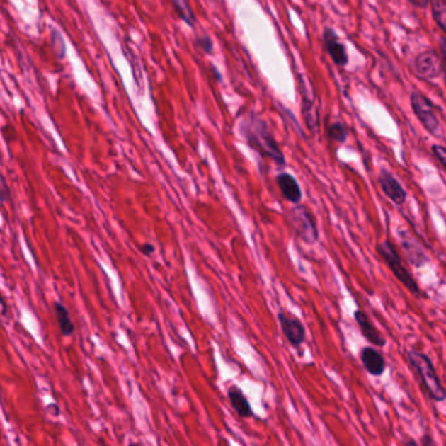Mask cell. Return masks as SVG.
<instances>
[{
  "label": "cell",
  "instance_id": "cell-1",
  "mask_svg": "<svg viewBox=\"0 0 446 446\" xmlns=\"http://www.w3.org/2000/svg\"><path fill=\"white\" fill-rule=\"evenodd\" d=\"M241 137L248 146L263 157L273 160L276 165L284 166L285 157L278 146L266 120L256 113H249L240 122Z\"/></svg>",
  "mask_w": 446,
  "mask_h": 446
},
{
  "label": "cell",
  "instance_id": "cell-2",
  "mask_svg": "<svg viewBox=\"0 0 446 446\" xmlns=\"http://www.w3.org/2000/svg\"><path fill=\"white\" fill-rule=\"evenodd\" d=\"M408 360L412 367L418 372V376L421 377L423 385L428 391V395L436 402H442L446 399V390L441 385L438 373L432 361L425 353L418 351L408 352Z\"/></svg>",
  "mask_w": 446,
  "mask_h": 446
},
{
  "label": "cell",
  "instance_id": "cell-3",
  "mask_svg": "<svg viewBox=\"0 0 446 446\" xmlns=\"http://www.w3.org/2000/svg\"><path fill=\"white\" fill-rule=\"evenodd\" d=\"M378 254L387 262V266L393 271V274L396 276V279L404 284V287L411 292L415 296H421L419 285L412 278V275L408 273V270L402 265V258L396 253L394 245L390 241H384L378 244Z\"/></svg>",
  "mask_w": 446,
  "mask_h": 446
},
{
  "label": "cell",
  "instance_id": "cell-4",
  "mask_svg": "<svg viewBox=\"0 0 446 446\" xmlns=\"http://www.w3.org/2000/svg\"><path fill=\"white\" fill-rule=\"evenodd\" d=\"M293 231L307 244H316L319 237L317 225L309 211L304 206H296L288 214Z\"/></svg>",
  "mask_w": 446,
  "mask_h": 446
},
{
  "label": "cell",
  "instance_id": "cell-5",
  "mask_svg": "<svg viewBox=\"0 0 446 446\" xmlns=\"http://www.w3.org/2000/svg\"><path fill=\"white\" fill-rule=\"evenodd\" d=\"M411 103L413 112L424 125V127L428 130L430 134L438 135L440 131V122L436 117L433 105L430 103L428 98L421 93H412Z\"/></svg>",
  "mask_w": 446,
  "mask_h": 446
},
{
  "label": "cell",
  "instance_id": "cell-6",
  "mask_svg": "<svg viewBox=\"0 0 446 446\" xmlns=\"http://www.w3.org/2000/svg\"><path fill=\"white\" fill-rule=\"evenodd\" d=\"M399 239L402 244V249L404 256L410 261V263L415 267H423L425 263H428L429 257L425 253V250L421 248V244L412 237V234L407 231H399Z\"/></svg>",
  "mask_w": 446,
  "mask_h": 446
},
{
  "label": "cell",
  "instance_id": "cell-7",
  "mask_svg": "<svg viewBox=\"0 0 446 446\" xmlns=\"http://www.w3.org/2000/svg\"><path fill=\"white\" fill-rule=\"evenodd\" d=\"M278 319H279V324H280V327L283 330V334L288 339V342L293 347H300L301 344L305 342V338H307L305 327L301 324L300 319L291 317V316L285 314L283 311H280L278 314Z\"/></svg>",
  "mask_w": 446,
  "mask_h": 446
},
{
  "label": "cell",
  "instance_id": "cell-8",
  "mask_svg": "<svg viewBox=\"0 0 446 446\" xmlns=\"http://www.w3.org/2000/svg\"><path fill=\"white\" fill-rule=\"evenodd\" d=\"M415 69L419 76L424 79H435L441 75L442 64L438 54L432 50L421 52L415 60Z\"/></svg>",
  "mask_w": 446,
  "mask_h": 446
},
{
  "label": "cell",
  "instance_id": "cell-9",
  "mask_svg": "<svg viewBox=\"0 0 446 446\" xmlns=\"http://www.w3.org/2000/svg\"><path fill=\"white\" fill-rule=\"evenodd\" d=\"M379 185L381 189L385 193L390 200H393L396 206H402L406 199H407V193L406 190L401 186V183L395 180L391 173L387 172L385 169H382L379 173Z\"/></svg>",
  "mask_w": 446,
  "mask_h": 446
},
{
  "label": "cell",
  "instance_id": "cell-10",
  "mask_svg": "<svg viewBox=\"0 0 446 446\" xmlns=\"http://www.w3.org/2000/svg\"><path fill=\"white\" fill-rule=\"evenodd\" d=\"M276 183L282 191L283 197L291 202L292 205H300L302 199V191L297 180L290 173H280L276 177Z\"/></svg>",
  "mask_w": 446,
  "mask_h": 446
},
{
  "label": "cell",
  "instance_id": "cell-11",
  "mask_svg": "<svg viewBox=\"0 0 446 446\" xmlns=\"http://www.w3.org/2000/svg\"><path fill=\"white\" fill-rule=\"evenodd\" d=\"M360 359L364 368L367 369L369 374L378 377V376H382V373L385 372V368H387L385 359L377 350H374L372 347L362 348Z\"/></svg>",
  "mask_w": 446,
  "mask_h": 446
},
{
  "label": "cell",
  "instance_id": "cell-12",
  "mask_svg": "<svg viewBox=\"0 0 446 446\" xmlns=\"http://www.w3.org/2000/svg\"><path fill=\"white\" fill-rule=\"evenodd\" d=\"M355 319L360 327L361 334L364 335L365 339H368V342L378 345V347H384L387 344L385 338L379 334V331L376 327L373 326V324L369 321V318L367 317V314L364 311H361V310L355 311Z\"/></svg>",
  "mask_w": 446,
  "mask_h": 446
},
{
  "label": "cell",
  "instance_id": "cell-13",
  "mask_svg": "<svg viewBox=\"0 0 446 446\" xmlns=\"http://www.w3.org/2000/svg\"><path fill=\"white\" fill-rule=\"evenodd\" d=\"M324 38H325V45H326L327 52H328L330 57L333 58L335 63L339 64V66L347 64V62H348L347 52H345V49H344L342 42L338 40V37L335 35L334 30L326 29Z\"/></svg>",
  "mask_w": 446,
  "mask_h": 446
},
{
  "label": "cell",
  "instance_id": "cell-14",
  "mask_svg": "<svg viewBox=\"0 0 446 446\" xmlns=\"http://www.w3.org/2000/svg\"><path fill=\"white\" fill-rule=\"evenodd\" d=\"M228 396L234 411L237 412L241 418H250L253 415V410H251L248 398L244 395L239 387H231L228 391Z\"/></svg>",
  "mask_w": 446,
  "mask_h": 446
},
{
  "label": "cell",
  "instance_id": "cell-15",
  "mask_svg": "<svg viewBox=\"0 0 446 446\" xmlns=\"http://www.w3.org/2000/svg\"><path fill=\"white\" fill-rule=\"evenodd\" d=\"M54 310H55V316H57V319H58L60 333L64 336H69V335L74 334L75 326H74V324L71 321L67 308L63 304H60V302H54Z\"/></svg>",
  "mask_w": 446,
  "mask_h": 446
},
{
  "label": "cell",
  "instance_id": "cell-16",
  "mask_svg": "<svg viewBox=\"0 0 446 446\" xmlns=\"http://www.w3.org/2000/svg\"><path fill=\"white\" fill-rule=\"evenodd\" d=\"M173 7L176 9V12L178 13L181 20H183L188 25L194 28L197 23V18L193 12V9L190 7L188 0H172Z\"/></svg>",
  "mask_w": 446,
  "mask_h": 446
},
{
  "label": "cell",
  "instance_id": "cell-17",
  "mask_svg": "<svg viewBox=\"0 0 446 446\" xmlns=\"http://www.w3.org/2000/svg\"><path fill=\"white\" fill-rule=\"evenodd\" d=\"M433 18L446 33V0H433Z\"/></svg>",
  "mask_w": 446,
  "mask_h": 446
},
{
  "label": "cell",
  "instance_id": "cell-18",
  "mask_svg": "<svg viewBox=\"0 0 446 446\" xmlns=\"http://www.w3.org/2000/svg\"><path fill=\"white\" fill-rule=\"evenodd\" d=\"M195 43H197L198 47L200 49V52H203L205 54H212L214 52V42L210 38V35H198L195 38Z\"/></svg>",
  "mask_w": 446,
  "mask_h": 446
},
{
  "label": "cell",
  "instance_id": "cell-19",
  "mask_svg": "<svg viewBox=\"0 0 446 446\" xmlns=\"http://www.w3.org/2000/svg\"><path fill=\"white\" fill-rule=\"evenodd\" d=\"M328 135H330V137H331L333 140H335V142H344L345 137H347L345 130H344L343 126L339 125V123H335L333 126H330Z\"/></svg>",
  "mask_w": 446,
  "mask_h": 446
},
{
  "label": "cell",
  "instance_id": "cell-20",
  "mask_svg": "<svg viewBox=\"0 0 446 446\" xmlns=\"http://www.w3.org/2000/svg\"><path fill=\"white\" fill-rule=\"evenodd\" d=\"M432 151H433V154H435L438 160H440V163L442 164L444 168L446 169V148L441 146H433Z\"/></svg>",
  "mask_w": 446,
  "mask_h": 446
},
{
  "label": "cell",
  "instance_id": "cell-21",
  "mask_svg": "<svg viewBox=\"0 0 446 446\" xmlns=\"http://www.w3.org/2000/svg\"><path fill=\"white\" fill-rule=\"evenodd\" d=\"M155 246L154 245H151V244H144V245H142L140 246V251L144 254V256H152L154 253H155Z\"/></svg>",
  "mask_w": 446,
  "mask_h": 446
},
{
  "label": "cell",
  "instance_id": "cell-22",
  "mask_svg": "<svg viewBox=\"0 0 446 446\" xmlns=\"http://www.w3.org/2000/svg\"><path fill=\"white\" fill-rule=\"evenodd\" d=\"M1 202L3 203H6V200H7V195H8V188H7V182H6V178H3L1 180Z\"/></svg>",
  "mask_w": 446,
  "mask_h": 446
},
{
  "label": "cell",
  "instance_id": "cell-23",
  "mask_svg": "<svg viewBox=\"0 0 446 446\" xmlns=\"http://www.w3.org/2000/svg\"><path fill=\"white\" fill-rule=\"evenodd\" d=\"M410 1L413 6H416L419 8H424V7H427L429 0H410Z\"/></svg>",
  "mask_w": 446,
  "mask_h": 446
},
{
  "label": "cell",
  "instance_id": "cell-24",
  "mask_svg": "<svg viewBox=\"0 0 446 446\" xmlns=\"http://www.w3.org/2000/svg\"><path fill=\"white\" fill-rule=\"evenodd\" d=\"M211 71H212V74H214V78L217 80V81H222V74L219 72V69H216L215 66H211Z\"/></svg>",
  "mask_w": 446,
  "mask_h": 446
},
{
  "label": "cell",
  "instance_id": "cell-25",
  "mask_svg": "<svg viewBox=\"0 0 446 446\" xmlns=\"http://www.w3.org/2000/svg\"><path fill=\"white\" fill-rule=\"evenodd\" d=\"M440 49H441L442 57H444V60H445L446 67V40H441V43H440Z\"/></svg>",
  "mask_w": 446,
  "mask_h": 446
},
{
  "label": "cell",
  "instance_id": "cell-26",
  "mask_svg": "<svg viewBox=\"0 0 446 446\" xmlns=\"http://www.w3.org/2000/svg\"><path fill=\"white\" fill-rule=\"evenodd\" d=\"M433 444H435V441L429 438V436H425V438H423V445L428 446L433 445Z\"/></svg>",
  "mask_w": 446,
  "mask_h": 446
},
{
  "label": "cell",
  "instance_id": "cell-27",
  "mask_svg": "<svg viewBox=\"0 0 446 446\" xmlns=\"http://www.w3.org/2000/svg\"><path fill=\"white\" fill-rule=\"evenodd\" d=\"M404 444H406V445H416V441H413V440H410V441H406V442H404Z\"/></svg>",
  "mask_w": 446,
  "mask_h": 446
},
{
  "label": "cell",
  "instance_id": "cell-28",
  "mask_svg": "<svg viewBox=\"0 0 446 446\" xmlns=\"http://www.w3.org/2000/svg\"><path fill=\"white\" fill-rule=\"evenodd\" d=\"M1 305H3V316L6 314V301L1 300Z\"/></svg>",
  "mask_w": 446,
  "mask_h": 446
}]
</instances>
